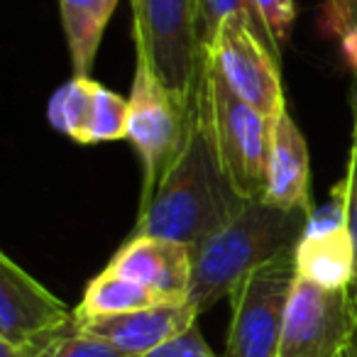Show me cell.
I'll list each match as a JSON object with an SVG mask.
<instances>
[{
	"label": "cell",
	"instance_id": "cell-18",
	"mask_svg": "<svg viewBox=\"0 0 357 357\" xmlns=\"http://www.w3.org/2000/svg\"><path fill=\"white\" fill-rule=\"evenodd\" d=\"M228 15H248L250 20L262 27L257 13L252 8V0H199V42L204 50L208 47V42L213 40L218 25Z\"/></svg>",
	"mask_w": 357,
	"mask_h": 357
},
{
	"label": "cell",
	"instance_id": "cell-19",
	"mask_svg": "<svg viewBox=\"0 0 357 357\" xmlns=\"http://www.w3.org/2000/svg\"><path fill=\"white\" fill-rule=\"evenodd\" d=\"M252 8L279 54L282 47L289 42L291 27L296 22V3L294 0H252Z\"/></svg>",
	"mask_w": 357,
	"mask_h": 357
},
{
	"label": "cell",
	"instance_id": "cell-23",
	"mask_svg": "<svg viewBox=\"0 0 357 357\" xmlns=\"http://www.w3.org/2000/svg\"><path fill=\"white\" fill-rule=\"evenodd\" d=\"M340 52H342V59H345L347 69H350L357 79V27H350V30L340 37Z\"/></svg>",
	"mask_w": 357,
	"mask_h": 357
},
{
	"label": "cell",
	"instance_id": "cell-24",
	"mask_svg": "<svg viewBox=\"0 0 357 357\" xmlns=\"http://www.w3.org/2000/svg\"><path fill=\"white\" fill-rule=\"evenodd\" d=\"M0 357H32V347L27 345H13V342L0 340Z\"/></svg>",
	"mask_w": 357,
	"mask_h": 357
},
{
	"label": "cell",
	"instance_id": "cell-5",
	"mask_svg": "<svg viewBox=\"0 0 357 357\" xmlns=\"http://www.w3.org/2000/svg\"><path fill=\"white\" fill-rule=\"evenodd\" d=\"M135 50L167 89L196 98L204 74L199 0H130Z\"/></svg>",
	"mask_w": 357,
	"mask_h": 357
},
{
	"label": "cell",
	"instance_id": "cell-14",
	"mask_svg": "<svg viewBox=\"0 0 357 357\" xmlns=\"http://www.w3.org/2000/svg\"><path fill=\"white\" fill-rule=\"evenodd\" d=\"M264 201L279 208L313 215L308 144L298 125L294 123L289 105L272 120Z\"/></svg>",
	"mask_w": 357,
	"mask_h": 357
},
{
	"label": "cell",
	"instance_id": "cell-22",
	"mask_svg": "<svg viewBox=\"0 0 357 357\" xmlns=\"http://www.w3.org/2000/svg\"><path fill=\"white\" fill-rule=\"evenodd\" d=\"M321 25L328 35L342 37L350 27H357V0H326L321 10Z\"/></svg>",
	"mask_w": 357,
	"mask_h": 357
},
{
	"label": "cell",
	"instance_id": "cell-16",
	"mask_svg": "<svg viewBox=\"0 0 357 357\" xmlns=\"http://www.w3.org/2000/svg\"><path fill=\"white\" fill-rule=\"evenodd\" d=\"M159 303H167L162 296L149 291L147 287L123 277L115 269L105 267L100 274H96L84 291L81 303L74 308V318H98V316H118V313L142 311Z\"/></svg>",
	"mask_w": 357,
	"mask_h": 357
},
{
	"label": "cell",
	"instance_id": "cell-2",
	"mask_svg": "<svg viewBox=\"0 0 357 357\" xmlns=\"http://www.w3.org/2000/svg\"><path fill=\"white\" fill-rule=\"evenodd\" d=\"M311 215L267 204L245 201L240 211L208 240L194 248V277L189 303L208 311L230 298L240 282L279 255L294 252Z\"/></svg>",
	"mask_w": 357,
	"mask_h": 357
},
{
	"label": "cell",
	"instance_id": "cell-8",
	"mask_svg": "<svg viewBox=\"0 0 357 357\" xmlns=\"http://www.w3.org/2000/svg\"><path fill=\"white\" fill-rule=\"evenodd\" d=\"M357 335V311L347 289L294 279L279 357H337Z\"/></svg>",
	"mask_w": 357,
	"mask_h": 357
},
{
	"label": "cell",
	"instance_id": "cell-12",
	"mask_svg": "<svg viewBox=\"0 0 357 357\" xmlns=\"http://www.w3.org/2000/svg\"><path fill=\"white\" fill-rule=\"evenodd\" d=\"M108 267L147 287L167 303L189 301L194 277V250L189 245L137 235L120 245Z\"/></svg>",
	"mask_w": 357,
	"mask_h": 357
},
{
	"label": "cell",
	"instance_id": "cell-1",
	"mask_svg": "<svg viewBox=\"0 0 357 357\" xmlns=\"http://www.w3.org/2000/svg\"><path fill=\"white\" fill-rule=\"evenodd\" d=\"M243 204L218 157L208 110L199 91L189 142L152 199L137 211V223L130 238L149 235L194 250L218 233Z\"/></svg>",
	"mask_w": 357,
	"mask_h": 357
},
{
	"label": "cell",
	"instance_id": "cell-11",
	"mask_svg": "<svg viewBox=\"0 0 357 357\" xmlns=\"http://www.w3.org/2000/svg\"><path fill=\"white\" fill-rule=\"evenodd\" d=\"M296 277L326 289H352L355 282V250L345 225V206L340 196L313 211L308 225L294 250Z\"/></svg>",
	"mask_w": 357,
	"mask_h": 357
},
{
	"label": "cell",
	"instance_id": "cell-4",
	"mask_svg": "<svg viewBox=\"0 0 357 357\" xmlns=\"http://www.w3.org/2000/svg\"><path fill=\"white\" fill-rule=\"evenodd\" d=\"M201 98L208 110L218 157L243 201L264 199L272 120L240 100L204 59Z\"/></svg>",
	"mask_w": 357,
	"mask_h": 357
},
{
	"label": "cell",
	"instance_id": "cell-6",
	"mask_svg": "<svg viewBox=\"0 0 357 357\" xmlns=\"http://www.w3.org/2000/svg\"><path fill=\"white\" fill-rule=\"evenodd\" d=\"M204 59L240 100L269 120L287 108L279 54L267 32L248 15L225 17L204 50Z\"/></svg>",
	"mask_w": 357,
	"mask_h": 357
},
{
	"label": "cell",
	"instance_id": "cell-26",
	"mask_svg": "<svg viewBox=\"0 0 357 357\" xmlns=\"http://www.w3.org/2000/svg\"><path fill=\"white\" fill-rule=\"evenodd\" d=\"M337 357H357V335H355V340H352V345L345 347Z\"/></svg>",
	"mask_w": 357,
	"mask_h": 357
},
{
	"label": "cell",
	"instance_id": "cell-20",
	"mask_svg": "<svg viewBox=\"0 0 357 357\" xmlns=\"http://www.w3.org/2000/svg\"><path fill=\"white\" fill-rule=\"evenodd\" d=\"M331 194L340 196L342 206H345V225L352 240V250H355V282H352L350 294L357 311V132L355 130H352V144H350V157H347L345 178H342Z\"/></svg>",
	"mask_w": 357,
	"mask_h": 357
},
{
	"label": "cell",
	"instance_id": "cell-10",
	"mask_svg": "<svg viewBox=\"0 0 357 357\" xmlns=\"http://www.w3.org/2000/svg\"><path fill=\"white\" fill-rule=\"evenodd\" d=\"M74 321V311L10 255H0V340L25 345Z\"/></svg>",
	"mask_w": 357,
	"mask_h": 357
},
{
	"label": "cell",
	"instance_id": "cell-21",
	"mask_svg": "<svg viewBox=\"0 0 357 357\" xmlns=\"http://www.w3.org/2000/svg\"><path fill=\"white\" fill-rule=\"evenodd\" d=\"M147 357H215V355L208 347V342L204 340L199 326H194V328H189L184 335L174 337L172 342H167V345L149 352Z\"/></svg>",
	"mask_w": 357,
	"mask_h": 357
},
{
	"label": "cell",
	"instance_id": "cell-15",
	"mask_svg": "<svg viewBox=\"0 0 357 357\" xmlns=\"http://www.w3.org/2000/svg\"><path fill=\"white\" fill-rule=\"evenodd\" d=\"M61 27L69 45L74 76H91L100 40L118 0H56Z\"/></svg>",
	"mask_w": 357,
	"mask_h": 357
},
{
	"label": "cell",
	"instance_id": "cell-9",
	"mask_svg": "<svg viewBox=\"0 0 357 357\" xmlns=\"http://www.w3.org/2000/svg\"><path fill=\"white\" fill-rule=\"evenodd\" d=\"M50 125L79 144L128 137V100L91 76H74L54 91L47 108Z\"/></svg>",
	"mask_w": 357,
	"mask_h": 357
},
{
	"label": "cell",
	"instance_id": "cell-17",
	"mask_svg": "<svg viewBox=\"0 0 357 357\" xmlns=\"http://www.w3.org/2000/svg\"><path fill=\"white\" fill-rule=\"evenodd\" d=\"M27 345L32 347V357H130L110 342L81 331L74 321L61 331L37 337Z\"/></svg>",
	"mask_w": 357,
	"mask_h": 357
},
{
	"label": "cell",
	"instance_id": "cell-7",
	"mask_svg": "<svg viewBox=\"0 0 357 357\" xmlns=\"http://www.w3.org/2000/svg\"><path fill=\"white\" fill-rule=\"evenodd\" d=\"M296 279L294 252L250 272L230 294L223 357H279L289 294Z\"/></svg>",
	"mask_w": 357,
	"mask_h": 357
},
{
	"label": "cell",
	"instance_id": "cell-25",
	"mask_svg": "<svg viewBox=\"0 0 357 357\" xmlns=\"http://www.w3.org/2000/svg\"><path fill=\"white\" fill-rule=\"evenodd\" d=\"M350 108H352V130L357 132V79H352L350 86Z\"/></svg>",
	"mask_w": 357,
	"mask_h": 357
},
{
	"label": "cell",
	"instance_id": "cell-13",
	"mask_svg": "<svg viewBox=\"0 0 357 357\" xmlns=\"http://www.w3.org/2000/svg\"><path fill=\"white\" fill-rule=\"evenodd\" d=\"M199 311L189 301L181 303H159L142 311L118 313V316L98 318H74L81 331L100 337L118 347L130 357H147L157 347L172 342L174 337L184 335L189 328L196 326Z\"/></svg>",
	"mask_w": 357,
	"mask_h": 357
},
{
	"label": "cell",
	"instance_id": "cell-3",
	"mask_svg": "<svg viewBox=\"0 0 357 357\" xmlns=\"http://www.w3.org/2000/svg\"><path fill=\"white\" fill-rule=\"evenodd\" d=\"M132 89L128 98V139L142 162L139 208L154 196L162 178L189 142L196 118V98L167 89L142 52L135 50Z\"/></svg>",
	"mask_w": 357,
	"mask_h": 357
}]
</instances>
